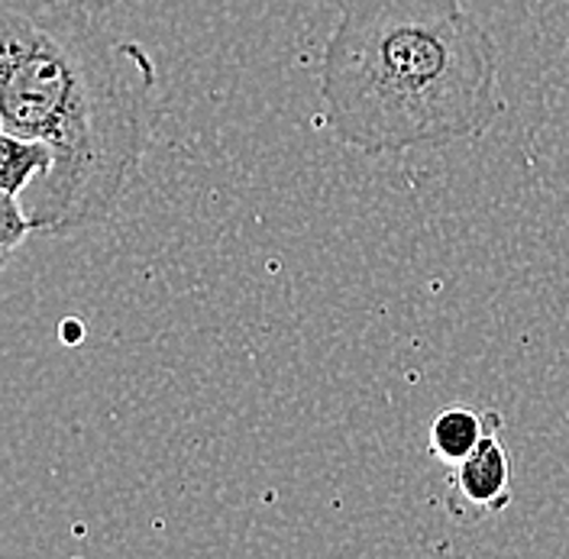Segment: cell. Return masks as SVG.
I'll list each match as a JSON object with an SVG mask.
<instances>
[{
  "label": "cell",
  "mask_w": 569,
  "mask_h": 559,
  "mask_svg": "<svg viewBox=\"0 0 569 559\" xmlns=\"http://www.w3.org/2000/svg\"><path fill=\"white\" fill-rule=\"evenodd\" d=\"M156 113L152 56L107 33L88 0H0V127L56 152L52 172L20 198L36 237L113 220Z\"/></svg>",
  "instance_id": "obj_1"
},
{
  "label": "cell",
  "mask_w": 569,
  "mask_h": 559,
  "mask_svg": "<svg viewBox=\"0 0 569 559\" xmlns=\"http://www.w3.org/2000/svg\"><path fill=\"white\" fill-rule=\"evenodd\" d=\"M30 233H33V227H30V217L20 204V198L0 191V269L13 259V252Z\"/></svg>",
  "instance_id": "obj_6"
},
{
  "label": "cell",
  "mask_w": 569,
  "mask_h": 559,
  "mask_svg": "<svg viewBox=\"0 0 569 559\" xmlns=\"http://www.w3.org/2000/svg\"><path fill=\"white\" fill-rule=\"evenodd\" d=\"M52 166H56L52 146L17 137L0 127V191L23 198L33 181L52 172Z\"/></svg>",
  "instance_id": "obj_4"
},
{
  "label": "cell",
  "mask_w": 569,
  "mask_h": 559,
  "mask_svg": "<svg viewBox=\"0 0 569 559\" xmlns=\"http://www.w3.org/2000/svg\"><path fill=\"white\" fill-rule=\"evenodd\" d=\"M486 423H489L486 415H479L466 405H453V408L440 411L430 423V453L453 469L460 459H466L479 447Z\"/></svg>",
  "instance_id": "obj_5"
},
{
  "label": "cell",
  "mask_w": 569,
  "mask_h": 559,
  "mask_svg": "<svg viewBox=\"0 0 569 559\" xmlns=\"http://www.w3.org/2000/svg\"><path fill=\"white\" fill-rule=\"evenodd\" d=\"M486 418L489 423H486L479 447L466 459H460L450 472L447 508L453 518H460L466 525L501 515L515 498V459L498 437L501 415L486 411Z\"/></svg>",
  "instance_id": "obj_3"
},
{
  "label": "cell",
  "mask_w": 569,
  "mask_h": 559,
  "mask_svg": "<svg viewBox=\"0 0 569 559\" xmlns=\"http://www.w3.org/2000/svg\"><path fill=\"white\" fill-rule=\"evenodd\" d=\"M320 104L327 130L369 156L476 140L508 107L496 42L462 0H340Z\"/></svg>",
  "instance_id": "obj_2"
}]
</instances>
